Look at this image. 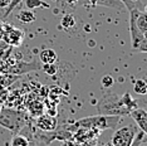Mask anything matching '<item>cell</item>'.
<instances>
[{
  "instance_id": "obj_1",
  "label": "cell",
  "mask_w": 147,
  "mask_h": 146,
  "mask_svg": "<svg viewBox=\"0 0 147 146\" xmlns=\"http://www.w3.org/2000/svg\"><path fill=\"white\" fill-rule=\"evenodd\" d=\"M135 108H137V101L128 92L123 93L121 97L115 93L106 95L97 103L98 114L105 116H129Z\"/></svg>"
},
{
  "instance_id": "obj_2",
  "label": "cell",
  "mask_w": 147,
  "mask_h": 146,
  "mask_svg": "<svg viewBox=\"0 0 147 146\" xmlns=\"http://www.w3.org/2000/svg\"><path fill=\"white\" fill-rule=\"evenodd\" d=\"M121 121L119 116H105V115H97L91 117H84L81 120H77L72 126L65 127L68 131L74 132L79 127H89L97 128L99 131H105L107 128H116L117 125Z\"/></svg>"
},
{
  "instance_id": "obj_3",
  "label": "cell",
  "mask_w": 147,
  "mask_h": 146,
  "mask_svg": "<svg viewBox=\"0 0 147 146\" xmlns=\"http://www.w3.org/2000/svg\"><path fill=\"white\" fill-rule=\"evenodd\" d=\"M26 117L23 114L10 108H5L0 111V126L8 128L13 134H19L22 128L25 127Z\"/></svg>"
},
{
  "instance_id": "obj_4",
  "label": "cell",
  "mask_w": 147,
  "mask_h": 146,
  "mask_svg": "<svg viewBox=\"0 0 147 146\" xmlns=\"http://www.w3.org/2000/svg\"><path fill=\"white\" fill-rule=\"evenodd\" d=\"M137 135L136 125H126L113 132L111 142L113 146H131Z\"/></svg>"
},
{
  "instance_id": "obj_5",
  "label": "cell",
  "mask_w": 147,
  "mask_h": 146,
  "mask_svg": "<svg viewBox=\"0 0 147 146\" xmlns=\"http://www.w3.org/2000/svg\"><path fill=\"white\" fill-rule=\"evenodd\" d=\"M3 39H4V42H6V44L19 47L24 41V33L14 26L5 25V29L3 32Z\"/></svg>"
},
{
  "instance_id": "obj_6",
  "label": "cell",
  "mask_w": 147,
  "mask_h": 146,
  "mask_svg": "<svg viewBox=\"0 0 147 146\" xmlns=\"http://www.w3.org/2000/svg\"><path fill=\"white\" fill-rule=\"evenodd\" d=\"M101 134V131L97 128H89V127H79L73 132V140L78 144H83L86 141L97 139Z\"/></svg>"
},
{
  "instance_id": "obj_7",
  "label": "cell",
  "mask_w": 147,
  "mask_h": 146,
  "mask_svg": "<svg viewBox=\"0 0 147 146\" xmlns=\"http://www.w3.org/2000/svg\"><path fill=\"white\" fill-rule=\"evenodd\" d=\"M35 126L42 131H53L58 127V121L52 115H40L35 121Z\"/></svg>"
},
{
  "instance_id": "obj_8",
  "label": "cell",
  "mask_w": 147,
  "mask_h": 146,
  "mask_svg": "<svg viewBox=\"0 0 147 146\" xmlns=\"http://www.w3.org/2000/svg\"><path fill=\"white\" fill-rule=\"evenodd\" d=\"M129 34H131V44L133 49H137L141 44V42L145 39V35L138 30L135 23V16H133V11L129 10Z\"/></svg>"
},
{
  "instance_id": "obj_9",
  "label": "cell",
  "mask_w": 147,
  "mask_h": 146,
  "mask_svg": "<svg viewBox=\"0 0 147 146\" xmlns=\"http://www.w3.org/2000/svg\"><path fill=\"white\" fill-rule=\"evenodd\" d=\"M36 69H42V66L38 62H32V63L16 62L15 64H13L8 69V73H10V74H24L26 72L36 71Z\"/></svg>"
},
{
  "instance_id": "obj_10",
  "label": "cell",
  "mask_w": 147,
  "mask_h": 146,
  "mask_svg": "<svg viewBox=\"0 0 147 146\" xmlns=\"http://www.w3.org/2000/svg\"><path fill=\"white\" fill-rule=\"evenodd\" d=\"M129 116L133 118L137 127L143 132V135L147 136V111L146 110L137 107L129 114Z\"/></svg>"
},
{
  "instance_id": "obj_11",
  "label": "cell",
  "mask_w": 147,
  "mask_h": 146,
  "mask_svg": "<svg viewBox=\"0 0 147 146\" xmlns=\"http://www.w3.org/2000/svg\"><path fill=\"white\" fill-rule=\"evenodd\" d=\"M132 11L133 16H135L136 26L145 35V33L147 32V14L143 10H140V9H132Z\"/></svg>"
},
{
  "instance_id": "obj_12",
  "label": "cell",
  "mask_w": 147,
  "mask_h": 146,
  "mask_svg": "<svg viewBox=\"0 0 147 146\" xmlns=\"http://www.w3.org/2000/svg\"><path fill=\"white\" fill-rule=\"evenodd\" d=\"M58 59V55H57L55 51H53L51 48L43 49V51L39 53V61H40L43 64H54Z\"/></svg>"
},
{
  "instance_id": "obj_13",
  "label": "cell",
  "mask_w": 147,
  "mask_h": 146,
  "mask_svg": "<svg viewBox=\"0 0 147 146\" xmlns=\"http://www.w3.org/2000/svg\"><path fill=\"white\" fill-rule=\"evenodd\" d=\"M16 18L18 20L23 23V24H30V23L35 22V14L33 13V10H29V9H23L16 14Z\"/></svg>"
},
{
  "instance_id": "obj_14",
  "label": "cell",
  "mask_w": 147,
  "mask_h": 146,
  "mask_svg": "<svg viewBox=\"0 0 147 146\" xmlns=\"http://www.w3.org/2000/svg\"><path fill=\"white\" fill-rule=\"evenodd\" d=\"M23 4L25 5V9L34 10L38 8H49V4L44 0H23Z\"/></svg>"
},
{
  "instance_id": "obj_15",
  "label": "cell",
  "mask_w": 147,
  "mask_h": 146,
  "mask_svg": "<svg viewBox=\"0 0 147 146\" xmlns=\"http://www.w3.org/2000/svg\"><path fill=\"white\" fill-rule=\"evenodd\" d=\"M30 140H29L26 136L20 135V134H15L11 139L10 146H29Z\"/></svg>"
},
{
  "instance_id": "obj_16",
  "label": "cell",
  "mask_w": 147,
  "mask_h": 146,
  "mask_svg": "<svg viewBox=\"0 0 147 146\" xmlns=\"http://www.w3.org/2000/svg\"><path fill=\"white\" fill-rule=\"evenodd\" d=\"M61 25H62L64 29H67V30L76 28V25H77L76 18H74V16H73L72 14H65V15L62 18V20H61Z\"/></svg>"
},
{
  "instance_id": "obj_17",
  "label": "cell",
  "mask_w": 147,
  "mask_h": 146,
  "mask_svg": "<svg viewBox=\"0 0 147 146\" xmlns=\"http://www.w3.org/2000/svg\"><path fill=\"white\" fill-rule=\"evenodd\" d=\"M101 5V6H108V8H113V9H122L123 4L119 0H97L96 6Z\"/></svg>"
},
{
  "instance_id": "obj_18",
  "label": "cell",
  "mask_w": 147,
  "mask_h": 146,
  "mask_svg": "<svg viewBox=\"0 0 147 146\" xmlns=\"http://www.w3.org/2000/svg\"><path fill=\"white\" fill-rule=\"evenodd\" d=\"M133 91L137 95H141V96L147 95V82L145 79H137L135 84H133Z\"/></svg>"
},
{
  "instance_id": "obj_19",
  "label": "cell",
  "mask_w": 147,
  "mask_h": 146,
  "mask_svg": "<svg viewBox=\"0 0 147 146\" xmlns=\"http://www.w3.org/2000/svg\"><path fill=\"white\" fill-rule=\"evenodd\" d=\"M119 1L123 4V6H126L128 9V11L132 10V9H140V10H142L141 0H119Z\"/></svg>"
},
{
  "instance_id": "obj_20",
  "label": "cell",
  "mask_w": 147,
  "mask_h": 146,
  "mask_svg": "<svg viewBox=\"0 0 147 146\" xmlns=\"http://www.w3.org/2000/svg\"><path fill=\"white\" fill-rule=\"evenodd\" d=\"M30 114L33 115V116H40V115H43V105L40 103V102H36V103H34V105H32L30 106Z\"/></svg>"
},
{
  "instance_id": "obj_21",
  "label": "cell",
  "mask_w": 147,
  "mask_h": 146,
  "mask_svg": "<svg viewBox=\"0 0 147 146\" xmlns=\"http://www.w3.org/2000/svg\"><path fill=\"white\" fill-rule=\"evenodd\" d=\"M101 83H102V86L105 88H109V87H112L113 86V83H115V79L112 78V76L105 74L102 77V79H101Z\"/></svg>"
},
{
  "instance_id": "obj_22",
  "label": "cell",
  "mask_w": 147,
  "mask_h": 146,
  "mask_svg": "<svg viewBox=\"0 0 147 146\" xmlns=\"http://www.w3.org/2000/svg\"><path fill=\"white\" fill-rule=\"evenodd\" d=\"M22 1H23V0H11L10 4H9V6L5 9V14H4L5 18H6V16L10 15V13H11L13 10H14V9H15L19 4H22Z\"/></svg>"
},
{
  "instance_id": "obj_23",
  "label": "cell",
  "mask_w": 147,
  "mask_h": 146,
  "mask_svg": "<svg viewBox=\"0 0 147 146\" xmlns=\"http://www.w3.org/2000/svg\"><path fill=\"white\" fill-rule=\"evenodd\" d=\"M44 67H43L42 69L44 72H47V74H49V76H53V74H55V72H57V66L55 64H43Z\"/></svg>"
},
{
  "instance_id": "obj_24",
  "label": "cell",
  "mask_w": 147,
  "mask_h": 146,
  "mask_svg": "<svg viewBox=\"0 0 147 146\" xmlns=\"http://www.w3.org/2000/svg\"><path fill=\"white\" fill-rule=\"evenodd\" d=\"M137 51L147 53V39H146V38H145V39H143V41L141 42V44H140V47L137 48Z\"/></svg>"
},
{
  "instance_id": "obj_25",
  "label": "cell",
  "mask_w": 147,
  "mask_h": 146,
  "mask_svg": "<svg viewBox=\"0 0 147 146\" xmlns=\"http://www.w3.org/2000/svg\"><path fill=\"white\" fill-rule=\"evenodd\" d=\"M63 3L68 6H76L77 3H78V0H63Z\"/></svg>"
},
{
  "instance_id": "obj_26",
  "label": "cell",
  "mask_w": 147,
  "mask_h": 146,
  "mask_svg": "<svg viewBox=\"0 0 147 146\" xmlns=\"http://www.w3.org/2000/svg\"><path fill=\"white\" fill-rule=\"evenodd\" d=\"M11 0H0V8H8L9 4H10Z\"/></svg>"
},
{
  "instance_id": "obj_27",
  "label": "cell",
  "mask_w": 147,
  "mask_h": 146,
  "mask_svg": "<svg viewBox=\"0 0 147 146\" xmlns=\"http://www.w3.org/2000/svg\"><path fill=\"white\" fill-rule=\"evenodd\" d=\"M4 29H5V24H4V23H1V22H0V34H3V32H4Z\"/></svg>"
},
{
  "instance_id": "obj_28",
  "label": "cell",
  "mask_w": 147,
  "mask_h": 146,
  "mask_svg": "<svg viewBox=\"0 0 147 146\" xmlns=\"http://www.w3.org/2000/svg\"><path fill=\"white\" fill-rule=\"evenodd\" d=\"M89 1V4H91L92 6H96V3H97V0H88Z\"/></svg>"
},
{
  "instance_id": "obj_29",
  "label": "cell",
  "mask_w": 147,
  "mask_h": 146,
  "mask_svg": "<svg viewBox=\"0 0 147 146\" xmlns=\"http://www.w3.org/2000/svg\"><path fill=\"white\" fill-rule=\"evenodd\" d=\"M105 146H113V145H112L111 141H108V142H106V144H105Z\"/></svg>"
},
{
  "instance_id": "obj_30",
  "label": "cell",
  "mask_w": 147,
  "mask_h": 146,
  "mask_svg": "<svg viewBox=\"0 0 147 146\" xmlns=\"http://www.w3.org/2000/svg\"><path fill=\"white\" fill-rule=\"evenodd\" d=\"M29 146H36L35 144H33V142H30V144H29Z\"/></svg>"
},
{
  "instance_id": "obj_31",
  "label": "cell",
  "mask_w": 147,
  "mask_h": 146,
  "mask_svg": "<svg viewBox=\"0 0 147 146\" xmlns=\"http://www.w3.org/2000/svg\"><path fill=\"white\" fill-rule=\"evenodd\" d=\"M145 13L147 14V5H145Z\"/></svg>"
},
{
  "instance_id": "obj_32",
  "label": "cell",
  "mask_w": 147,
  "mask_h": 146,
  "mask_svg": "<svg viewBox=\"0 0 147 146\" xmlns=\"http://www.w3.org/2000/svg\"><path fill=\"white\" fill-rule=\"evenodd\" d=\"M145 38H146V39H147V32H146V33H145Z\"/></svg>"
},
{
  "instance_id": "obj_33",
  "label": "cell",
  "mask_w": 147,
  "mask_h": 146,
  "mask_svg": "<svg viewBox=\"0 0 147 146\" xmlns=\"http://www.w3.org/2000/svg\"><path fill=\"white\" fill-rule=\"evenodd\" d=\"M145 146H147V145H145Z\"/></svg>"
}]
</instances>
